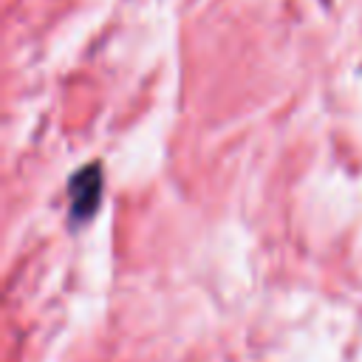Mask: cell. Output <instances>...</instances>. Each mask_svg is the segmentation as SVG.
Segmentation results:
<instances>
[{
  "label": "cell",
  "mask_w": 362,
  "mask_h": 362,
  "mask_svg": "<svg viewBox=\"0 0 362 362\" xmlns=\"http://www.w3.org/2000/svg\"><path fill=\"white\" fill-rule=\"evenodd\" d=\"M68 198H71V215L76 221H85L88 215H93L99 198H102V173L99 164H88L82 167L71 184H68Z\"/></svg>",
  "instance_id": "obj_1"
}]
</instances>
